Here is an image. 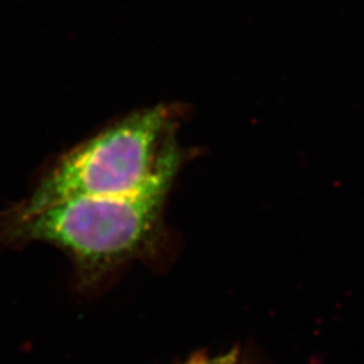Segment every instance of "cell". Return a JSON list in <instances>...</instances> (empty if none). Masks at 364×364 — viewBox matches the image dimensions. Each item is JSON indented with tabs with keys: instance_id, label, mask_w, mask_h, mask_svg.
<instances>
[{
	"instance_id": "cell-1",
	"label": "cell",
	"mask_w": 364,
	"mask_h": 364,
	"mask_svg": "<svg viewBox=\"0 0 364 364\" xmlns=\"http://www.w3.org/2000/svg\"><path fill=\"white\" fill-rule=\"evenodd\" d=\"M173 111H136L66 150L26 198L6 209L28 215L77 197L168 195L181 165Z\"/></svg>"
},
{
	"instance_id": "cell-2",
	"label": "cell",
	"mask_w": 364,
	"mask_h": 364,
	"mask_svg": "<svg viewBox=\"0 0 364 364\" xmlns=\"http://www.w3.org/2000/svg\"><path fill=\"white\" fill-rule=\"evenodd\" d=\"M165 196L77 197L28 215L0 213V243L42 242L61 250L77 287L92 290L132 260L153 258L164 240Z\"/></svg>"
},
{
	"instance_id": "cell-3",
	"label": "cell",
	"mask_w": 364,
	"mask_h": 364,
	"mask_svg": "<svg viewBox=\"0 0 364 364\" xmlns=\"http://www.w3.org/2000/svg\"><path fill=\"white\" fill-rule=\"evenodd\" d=\"M183 364H252L248 360L247 356L240 350H232V351L218 355V356H209L207 353L196 355L192 359H189Z\"/></svg>"
}]
</instances>
